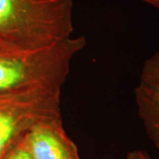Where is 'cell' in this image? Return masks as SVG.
I'll return each mask as SVG.
<instances>
[{
  "label": "cell",
  "instance_id": "obj_1",
  "mask_svg": "<svg viewBox=\"0 0 159 159\" xmlns=\"http://www.w3.org/2000/svg\"><path fill=\"white\" fill-rule=\"evenodd\" d=\"M86 44L84 36H72L44 47H23L0 41V93H61L71 63Z\"/></svg>",
  "mask_w": 159,
  "mask_h": 159
},
{
  "label": "cell",
  "instance_id": "obj_2",
  "mask_svg": "<svg viewBox=\"0 0 159 159\" xmlns=\"http://www.w3.org/2000/svg\"><path fill=\"white\" fill-rule=\"evenodd\" d=\"M73 0H0V41L44 47L73 36Z\"/></svg>",
  "mask_w": 159,
  "mask_h": 159
},
{
  "label": "cell",
  "instance_id": "obj_3",
  "mask_svg": "<svg viewBox=\"0 0 159 159\" xmlns=\"http://www.w3.org/2000/svg\"><path fill=\"white\" fill-rule=\"evenodd\" d=\"M62 119L61 93L27 90L0 93V159L35 125Z\"/></svg>",
  "mask_w": 159,
  "mask_h": 159
},
{
  "label": "cell",
  "instance_id": "obj_4",
  "mask_svg": "<svg viewBox=\"0 0 159 159\" xmlns=\"http://www.w3.org/2000/svg\"><path fill=\"white\" fill-rule=\"evenodd\" d=\"M22 141L33 159H80L76 144L63 127L62 119L35 125Z\"/></svg>",
  "mask_w": 159,
  "mask_h": 159
},
{
  "label": "cell",
  "instance_id": "obj_5",
  "mask_svg": "<svg viewBox=\"0 0 159 159\" xmlns=\"http://www.w3.org/2000/svg\"><path fill=\"white\" fill-rule=\"evenodd\" d=\"M134 97L147 134L159 149V88L140 81L134 89Z\"/></svg>",
  "mask_w": 159,
  "mask_h": 159
},
{
  "label": "cell",
  "instance_id": "obj_6",
  "mask_svg": "<svg viewBox=\"0 0 159 159\" xmlns=\"http://www.w3.org/2000/svg\"><path fill=\"white\" fill-rule=\"evenodd\" d=\"M140 81L159 88V51H156L144 62Z\"/></svg>",
  "mask_w": 159,
  "mask_h": 159
},
{
  "label": "cell",
  "instance_id": "obj_7",
  "mask_svg": "<svg viewBox=\"0 0 159 159\" xmlns=\"http://www.w3.org/2000/svg\"><path fill=\"white\" fill-rule=\"evenodd\" d=\"M22 140L11 148L4 159H33L25 147Z\"/></svg>",
  "mask_w": 159,
  "mask_h": 159
},
{
  "label": "cell",
  "instance_id": "obj_8",
  "mask_svg": "<svg viewBox=\"0 0 159 159\" xmlns=\"http://www.w3.org/2000/svg\"><path fill=\"white\" fill-rule=\"evenodd\" d=\"M125 159H151V157L145 150L136 149L128 152Z\"/></svg>",
  "mask_w": 159,
  "mask_h": 159
},
{
  "label": "cell",
  "instance_id": "obj_9",
  "mask_svg": "<svg viewBox=\"0 0 159 159\" xmlns=\"http://www.w3.org/2000/svg\"><path fill=\"white\" fill-rule=\"evenodd\" d=\"M142 1L148 3L149 5H151V6H155L156 8H157L159 10V0H142Z\"/></svg>",
  "mask_w": 159,
  "mask_h": 159
}]
</instances>
